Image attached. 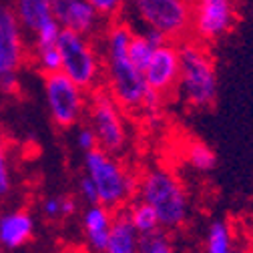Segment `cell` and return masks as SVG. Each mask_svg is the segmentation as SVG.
Masks as SVG:
<instances>
[{
  "label": "cell",
  "mask_w": 253,
  "mask_h": 253,
  "mask_svg": "<svg viewBox=\"0 0 253 253\" xmlns=\"http://www.w3.org/2000/svg\"><path fill=\"white\" fill-rule=\"evenodd\" d=\"M77 145L86 153V151H90V149H94V147H99L97 145V137H94V133H92V129L86 125V126H81L79 129V133H77Z\"/></svg>",
  "instance_id": "cell-27"
},
{
  "label": "cell",
  "mask_w": 253,
  "mask_h": 253,
  "mask_svg": "<svg viewBox=\"0 0 253 253\" xmlns=\"http://www.w3.org/2000/svg\"><path fill=\"white\" fill-rule=\"evenodd\" d=\"M113 221H115V211L101 205V203H92L83 215V229L88 247L94 253H103L113 229Z\"/></svg>",
  "instance_id": "cell-13"
},
{
  "label": "cell",
  "mask_w": 253,
  "mask_h": 253,
  "mask_svg": "<svg viewBox=\"0 0 253 253\" xmlns=\"http://www.w3.org/2000/svg\"><path fill=\"white\" fill-rule=\"evenodd\" d=\"M123 211H125L126 219H129V223L133 225V229L139 233V237L149 235V233H155V231L161 229L159 217H157L155 209L149 203H145V201H141L137 197L129 205H126Z\"/></svg>",
  "instance_id": "cell-18"
},
{
  "label": "cell",
  "mask_w": 253,
  "mask_h": 253,
  "mask_svg": "<svg viewBox=\"0 0 253 253\" xmlns=\"http://www.w3.org/2000/svg\"><path fill=\"white\" fill-rule=\"evenodd\" d=\"M52 16L60 28L90 39H97L107 24L88 0H52Z\"/></svg>",
  "instance_id": "cell-12"
},
{
  "label": "cell",
  "mask_w": 253,
  "mask_h": 253,
  "mask_svg": "<svg viewBox=\"0 0 253 253\" xmlns=\"http://www.w3.org/2000/svg\"><path fill=\"white\" fill-rule=\"evenodd\" d=\"M161 42H165V39L161 35L153 33V30H143V28L135 30L133 37H131V42H129V50H126L129 52L131 62L139 71H143L147 67L149 58L153 56L155 48L159 46Z\"/></svg>",
  "instance_id": "cell-17"
},
{
  "label": "cell",
  "mask_w": 253,
  "mask_h": 253,
  "mask_svg": "<svg viewBox=\"0 0 253 253\" xmlns=\"http://www.w3.org/2000/svg\"><path fill=\"white\" fill-rule=\"evenodd\" d=\"M239 22L237 0H191L189 37L213 46L223 41Z\"/></svg>",
  "instance_id": "cell-8"
},
{
  "label": "cell",
  "mask_w": 253,
  "mask_h": 253,
  "mask_svg": "<svg viewBox=\"0 0 253 253\" xmlns=\"http://www.w3.org/2000/svg\"><path fill=\"white\" fill-rule=\"evenodd\" d=\"M35 235V217L24 209L0 215V245L4 249H18Z\"/></svg>",
  "instance_id": "cell-14"
},
{
  "label": "cell",
  "mask_w": 253,
  "mask_h": 253,
  "mask_svg": "<svg viewBox=\"0 0 253 253\" xmlns=\"http://www.w3.org/2000/svg\"><path fill=\"white\" fill-rule=\"evenodd\" d=\"M42 88L48 115L58 129H73L84 119L88 92L73 83L65 73L56 71L44 75Z\"/></svg>",
  "instance_id": "cell-9"
},
{
  "label": "cell",
  "mask_w": 253,
  "mask_h": 253,
  "mask_svg": "<svg viewBox=\"0 0 253 253\" xmlns=\"http://www.w3.org/2000/svg\"><path fill=\"white\" fill-rule=\"evenodd\" d=\"M235 253H251V251H247V249H237Z\"/></svg>",
  "instance_id": "cell-28"
},
{
  "label": "cell",
  "mask_w": 253,
  "mask_h": 253,
  "mask_svg": "<svg viewBox=\"0 0 253 253\" xmlns=\"http://www.w3.org/2000/svg\"><path fill=\"white\" fill-rule=\"evenodd\" d=\"M56 46L60 52V73L86 92L103 84V58L97 41L60 28Z\"/></svg>",
  "instance_id": "cell-6"
},
{
  "label": "cell",
  "mask_w": 253,
  "mask_h": 253,
  "mask_svg": "<svg viewBox=\"0 0 253 253\" xmlns=\"http://www.w3.org/2000/svg\"><path fill=\"white\" fill-rule=\"evenodd\" d=\"M179 71H181V56H179V42L165 41L155 48L153 56L149 58L147 67L143 69L145 83L151 90L167 101L171 94L177 92L179 84Z\"/></svg>",
  "instance_id": "cell-11"
},
{
  "label": "cell",
  "mask_w": 253,
  "mask_h": 253,
  "mask_svg": "<svg viewBox=\"0 0 253 253\" xmlns=\"http://www.w3.org/2000/svg\"><path fill=\"white\" fill-rule=\"evenodd\" d=\"M84 117L101 149L115 155L126 149V145H129L126 113L117 105V101L103 86L88 92Z\"/></svg>",
  "instance_id": "cell-7"
},
{
  "label": "cell",
  "mask_w": 253,
  "mask_h": 253,
  "mask_svg": "<svg viewBox=\"0 0 253 253\" xmlns=\"http://www.w3.org/2000/svg\"><path fill=\"white\" fill-rule=\"evenodd\" d=\"M139 253H175V247L167 231L159 229L139 239Z\"/></svg>",
  "instance_id": "cell-23"
},
{
  "label": "cell",
  "mask_w": 253,
  "mask_h": 253,
  "mask_svg": "<svg viewBox=\"0 0 253 253\" xmlns=\"http://www.w3.org/2000/svg\"><path fill=\"white\" fill-rule=\"evenodd\" d=\"M137 199L155 209L163 231H177L189 219L187 189L183 181L167 167H151L139 177Z\"/></svg>",
  "instance_id": "cell-3"
},
{
  "label": "cell",
  "mask_w": 253,
  "mask_h": 253,
  "mask_svg": "<svg viewBox=\"0 0 253 253\" xmlns=\"http://www.w3.org/2000/svg\"><path fill=\"white\" fill-rule=\"evenodd\" d=\"M24 30L20 28L10 6L0 4V88L14 92L18 86V73L28 56L24 44Z\"/></svg>",
  "instance_id": "cell-10"
},
{
  "label": "cell",
  "mask_w": 253,
  "mask_h": 253,
  "mask_svg": "<svg viewBox=\"0 0 253 253\" xmlns=\"http://www.w3.org/2000/svg\"><path fill=\"white\" fill-rule=\"evenodd\" d=\"M30 58H33L35 67L42 75L60 71V52H58L56 42H50V44H33V48H30Z\"/></svg>",
  "instance_id": "cell-21"
},
{
  "label": "cell",
  "mask_w": 253,
  "mask_h": 253,
  "mask_svg": "<svg viewBox=\"0 0 253 253\" xmlns=\"http://www.w3.org/2000/svg\"><path fill=\"white\" fill-rule=\"evenodd\" d=\"M205 253H235L233 229L227 221H213L207 229Z\"/></svg>",
  "instance_id": "cell-19"
},
{
  "label": "cell",
  "mask_w": 253,
  "mask_h": 253,
  "mask_svg": "<svg viewBox=\"0 0 253 253\" xmlns=\"http://www.w3.org/2000/svg\"><path fill=\"white\" fill-rule=\"evenodd\" d=\"M185 159H187V163L191 165L193 169H197L201 173L211 171L215 167V163H217V157H215L213 149L209 145H205L203 141H197V139L187 143V147H185Z\"/></svg>",
  "instance_id": "cell-20"
},
{
  "label": "cell",
  "mask_w": 253,
  "mask_h": 253,
  "mask_svg": "<svg viewBox=\"0 0 253 253\" xmlns=\"http://www.w3.org/2000/svg\"><path fill=\"white\" fill-rule=\"evenodd\" d=\"M125 14H129L143 30H153L165 41L181 42L189 37L191 0H126Z\"/></svg>",
  "instance_id": "cell-5"
},
{
  "label": "cell",
  "mask_w": 253,
  "mask_h": 253,
  "mask_svg": "<svg viewBox=\"0 0 253 253\" xmlns=\"http://www.w3.org/2000/svg\"><path fill=\"white\" fill-rule=\"evenodd\" d=\"M79 193H81V197H83L88 205L99 203L97 189H94V183L90 181V177H88V175H83V177L79 179Z\"/></svg>",
  "instance_id": "cell-26"
},
{
  "label": "cell",
  "mask_w": 253,
  "mask_h": 253,
  "mask_svg": "<svg viewBox=\"0 0 253 253\" xmlns=\"http://www.w3.org/2000/svg\"><path fill=\"white\" fill-rule=\"evenodd\" d=\"M88 2L92 4L94 10H97L109 22V20H115V18L123 16L126 0H88Z\"/></svg>",
  "instance_id": "cell-25"
},
{
  "label": "cell",
  "mask_w": 253,
  "mask_h": 253,
  "mask_svg": "<svg viewBox=\"0 0 253 253\" xmlns=\"http://www.w3.org/2000/svg\"><path fill=\"white\" fill-rule=\"evenodd\" d=\"M12 12L24 33L35 35L37 30L50 22L52 16V0H12Z\"/></svg>",
  "instance_id": "cell-15"
},
{
  "label": "cell",
  "mask_w": 253,
  "mask_h": 253,
  "mask_svg": "<svg viewBox=\"0 0 253 253\" xmlns=\"http://www.w3.org/2000/svg\"><path fill=\"white\" fill-rule=\"evenodd\" d=\"M139 239H141L139 233L129 223L125 211L119 209L115 211L113 229L103 253H139Z\"/></svg>",
  "instance_id": "cell-16"
},
{
  "label": "cell",
  "mask_w": 253,
  "mask_h": 253,
  "mask_svg": "<svg viewBox=\"0 0 253 253\" xmlns=\"http://www.w3.org/2000/svg\"><path fill=\"white\" fill-rule=\"evenodd\" d=\"M42 209V215L50 221H56V219H67V217H73L75 211H77V201L71 199V197H46L41 205Z\"/></svg>",
  "instance_id": "cell-22"
},
{
  "label": "cell",
  "mask_w": 253,
  "mask_h": 253,
  "mask_svg": "<svg viewBox=\"0 0 253 253\" xmlns=\"http://www.w3.org/2000/svg\"><path fill=\"white\" fill-rule=\"evenodd\" d=\"M135 33L133 24L125 16L109 20L101 30V58H103V88L117 101L125 113L143 111L147 97V83L143 71H139L129 58V42Z\"/></svg>",
  "instance_id": "cell-1"
},
{
  "label": "cell",
  "mask_w": 253,
  "mask_h": 253,
  "mask_svg": "<svg viewBox=\"0 0 253 253\" xmlns=\"http://www.w3.org/2000/svg\"><path fill=\"white\" fill-rule=\"evenodd\" d=\"M12 191V169L8 159V145L0 133V199H4Z\"/></svg>",
  "instance_id": "cell-24"
},
{
  "label": "cell",
  "mask_w": 253,
  "mask_h": 253,
  "mask_svg": "<svg viewBox=\"0 0 253 253\" xmlns=\"http://www.w3.org/2000/svg\"><path fill=\"white\" fill-rule=\"evenodd\" d=\"M84 175L90 177L97 189L99 203L119 211L137 197L139 177L129 171L115 153L94 147L84 153Z\"/></svg>",
  "instance_id": "cell-4"
},
{
  "label": "cell",
  "mask_w": 253,
  "mask_h": 253,
  "mask_svg": "<svg viewBox=\"0 0 253 253\" xmlns=\"http://www.w3.org/2000/svg\"><path fill=\"white\" fill-rule=\"evenodd\" d=\"M179 56L181 101L191 109H209L217 99V67L211 46L187 37L179 42Z\"/></svg>",
  "instance_id": "cell-2"
}]
</instances>
